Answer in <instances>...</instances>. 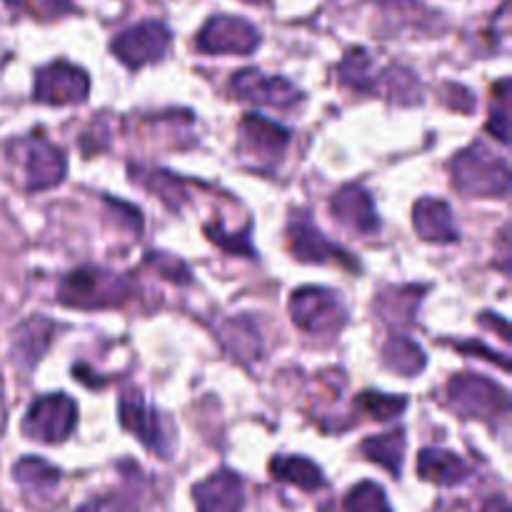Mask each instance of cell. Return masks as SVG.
Listing matches in <instances>:
<instances>
[{
  "instance_id": "cell-14",
  "label": "cell",
  "mask_w": 512,
  "mask_h": 512,
  "mask_svg": "<svg viewBox=\"0 0 512 512\" xmlns=\"http://www.w3.org/2000/svg\"><path fill=\"white\" fill-rule=\"evenodd\" d=\"M198 512H240L245 505V485L230 470H220L213 478L193 488Z\"/></svg>"
},
{
  "instance_id": "cell-26",
  "label": "cell",
  "mask_w": 512,
  "mask_h": 512,
  "mask_svg": "<svg viewBox=\"0 0 512 512\" xmlns=\"http://www.w3.org/2000/svg\"><path fill=\"white\" fill-rule=\"evenodd\" d=\"M135 175H138L135 180H140L145 188H150L155 195H160V198H163L170 208H178L180 200H183V188H180L178 180H173L168 173H163V170L135 168Z\"/></svg>"
},
{
  "instance_id": "cell-1",
  "label": "cell",
  "mask_w": 512,
  "mask_h": 512,
  "mask_svg": "<svg viewBox=\"0 0 512 512\" xmlns=\"http://www.w3.org/2000/svg\"><path fill=\"white\" fill-rule=\"evenodd\" d=\"M453 178L463 193L505 198L510 193V165L483 143L470 145L453 160Z\"/></svg>"
},
{
  "instance_id": "cell-28",
  "label": "cell",
  "mask_w": 512,
  "mask_h": 512,
  "mask_svg": "<svg viewBox=\"0 0 512 512\" xmlns=\"http://www.w3.org/2000/svg\"><path fill=\"white\" fill-rule=\"evenodd\" d=\"M10 8L28 13L38 20H53L60 18L70 10V0H5Z\"/></svg>"
},
{
  "instance_id": "cell-2",
  "label": "cell",
  "mask_w": 512,
  "mask_h": 512,
  "mask_svg": "<svg viewBox=\"0 0 512 512\" xmlns=\"http://www.w3.org/2000/svg\"><path fill=\"white\" fill-rule=\"evenodd\" d=\"M128 290V280L118 278L110 270L80 268L60 283L58 300L70 308H110V305L123 303L128 298Z\"/></svg>"
},
{
  "instance_id": "cell-25",
  "label": "cell",
  "mask_w": 512,
  "mask_h": 512,
  "mask_svg": "<svg viewBox=\"0 0 512 512\" xmlns=\"http://www.w3.org/2000/svg\"><path fill=\"white\" fill-rule=\"evenodd\" d=\"M345 512H390V505L380 485L360 483L345 498Z\"/></svg>"
},
{
  "instance_id": "cell-7",
  "label": "cell",
  "mask_w": 512,
  "mask_h": 512,
  "mask_svg": "<svg viewBox=\"0 0 512 512\" xmlns=\"http://www.w3.org/2000/svg\"><path fill=\"white\" fill-rule=\"evenodd\" d=\"M90 93V78L83 68L65 60L50 63L35 75V100L45 105L83 103Z\"/></svg>"
},
{
  "instance_id": "cell-9",
  "label": "cell",
  "mask_w": 512,
  "mask_h": 512,
  "mask_svg": "<svg viewBox=\"0 0 512 512\" xmlns=\"http://www.w3.org/2000/svg\"><path fill=\"white\" fill-rule=\"evenodd\" d=\"M170 48V30L158 20H143L133 28L123 30L113 40V53L128 68H143L145 63H155Z\"/></svg>"
},
{
  "instance_id": "cell-4",
  "label": "cell",
  "mask_w": 512,
  "mask_h": 512,
  "mask_svg": "<svg viewBox=\"0 0 512 512\" xmlns=\"http://www.w3.org/2000/svg\"><path fill=\"white\" fill-rule=\"evenodd\" d=\"M290 315L305 333L333 335L348 320L345 305L328 288H300L290 298Z\"/></svg>"
},
{
  "instance_id": "cell-12",
  "label": "cell",
  "mask_w": 512,
  "mask_h": 512,
  "mask_svg": "<svg viewBox=\"0 0 512 512\" xmlns=\"http://www.w3.org/2000/svg\"><path fill=\"white\" fill-rule=\"evenodd\" d=\"M120 423L128 433H133L140 443H145L148 448L158 450V453H168L165 448V423L158 413H155L153 405H148V400L143 398V393L138 390H125L123 398H120Z\"/></svg>"
},
{
  "instance_id": "cell-8",
  "label": "cell",
  "mask_w": 512,
  "mask_h": 512,
  "mask_svg": "<svg viewBox=\"0 0 512 512\" xmlns=\"http://www.w3.org/2000/svg\"><path fill=\"white\" fill-rule=\"evenodd\" d=\"M198 50L203 53H235V55H250L260 43V35L253 23L245 18H235V15H215L203 30L198 33Z\"/></svg>"
},
{
  "instance_id": "cell-3",
  "label": "cell",
  "mask_w": 512,
  "mask_h": 512,
  "mask_svg": "<svg viewBox=\"0 0 512 512\" xmlns=\"http://www.w3.org/2000/svg\"><path fill=\"white\" fill-rule=\"evenodd\" d=\"M10 160L18 165L25 190H48L65 178V155L58 145L40 135L10 143Z\"/></svg>"
},
{
  "instance_id": "cell-17",
  "label": "cell",
  "mask_w": 512,
  "mask_h": 512,
  "mask_svg": "<svg viewBox=\"0 0 512 512\" xmlns=\"http://www.w3.org/2000/svg\"><path fill=\"white\" fill-rule=\"evenodd\" d=\"M418 473L420 478L430 480L435 485H460L465 478H468V465L458 458L450 450H440V448H428L420 453L418 458Z\"/></svg>"
},
{
  "instance_id": "cell-6",
  "label": "cell",
  "mask_w": 512,
  "mask_h": 512,
  "mask_svg": "<svg viewBox=\"0 0 512 512\" xmlns=\"http://www.w3.org/2000/svg\"><path fill=\"white\" fill-rule=\"evenodd\" d=\"M450 408L463 418H498L508 410V393L483 375H458L448 385Z\"/></svg>"
},
{
  "instance_id": "cell-21",
  "label": "cell",
  "mask_w": 512,
  "mask_h": 512,
  "mask_svg": "<svg viewBox=\"0 0 512 512\" xmlns=\"http://www.w3.org/2000/svg\"><path fill=\"white\" fill-rule=\"evenodd\" d=\"M220 335H223V343L228 345L230 353L238 360H245V363L258 360L260 353H263V340H260V333L255 330L250 318L228 320Z\"/></svg>"
},
{
  "instance_id": "cell-11",
  "label": "cell",
  "mask_w": 512,
  "mask_h": 512,
  "mask_svg": "<svg viewBox=\"0 0 512 512\" xmlns=\"http://www.w3.org/2000/svg\"><path fill=\"white\" fill-rule=\"evenodd\" d=\"M230 88L238 98L253 100L258 105H273V108H290L303 98L298 88L285 78H270L260 70H240L230 80Z\"/></svg>"
},
{
  "instance_id": "cell-13",
  "label": "cell",
  "mask_w": 512,
  "mask_h": 512,
  "mask_svg": "<svg viewBox=\"0 0 512 512\" xmlns=\"http://www.w3.org/2000/svg\"><path fill=\"white\" fill-rule=\"evenodd\" d=\"M335 220L345 228L355 230L360 235H373L378 233L380 220L375 213V203L370 198L368 190H363L360 185H345L343 190H338V195L330 203Z\"/></svg>"
},
{
  "instance_id": "cell-22",
  "label": "cell",
  "mask_w": 512,
  "mask_h": 512,
  "mask_svg": "<svg viewBox=\"0 0 512 512\" xmlns=\"http://www.w3.org/2000/svg\"><path fill=\"white\" fill-rule=\"evenodd\" d=\"M363 453L368 455V460L383 465L388 473L400 475L405 458V433L403 430H395V433L373 435V438L363 443Z\"/></svg>"
},
{
  "instance_id": "cell-18",
  "label": "cell",
  "mask_w": 512,
  "mask_h": 512,
  "mask_svg": "<svg viewBox=\"0 0 512 512\" xmlns=\"http://www.w3.org/2000/svg\"><path fill=\"white\" fill-rule=\"evenodd\" d=\"M50 338H53V323L45 318H33L28 323H23L15 333L13 343V355L18 363H23L25 368L38 363L50 348Z\"/></svg>"
},
{
  "instance_id": "cell-19",
  "label": "cell",
  "mask_w": 512,
  "mask_h": 512,
  "mask_svg": "<svg viewBox=\"0 0 512 512\" xmlns=\"http://www.w3.org/2000/svg\"><path fill=\"white\" fill-rule=\"evenodd\" d=\"M270 473L275 475L283 483H293L295 488L305 490V493H313V490L323 488V473H320L318 465L308 458H300V455H280L270 463Z\"/></svg>"
},
{
  "instance_id": "cell-24",
  "label": "cell",
  "mask_w": 512,
  "mask_h": 512,
  "mask_svg": "<svg viewBox=\"0 0 512 512\" xmlns=\"http://www.w3.org/2000/svg\"><path fill=\"white\" fill-rule=\"evenodd\" d=\"M13 473H15V480H18L23 488L38 490V493L55 488L60 478L58 470L40 458H23L18 465H15Z\"/></svg>"
},
{
  "instance_id": "cell-27",
  "label": "cell",
  "mask_w": 512,
  "mask_h": 512,
  "mask_svg": "<svg viewBox=\"0 0 512 512\" xmlns=\"http://www.w3.org/2000/svg\"><path fill=\"white\" fill-rule=\"evenodd\" d=\"M358 405L375 420H393L408 408V400L400 395H383V393H363L358 398Z\"/></svg>"
},
{
  "instance_id": "cell-16",
  "label": "cell",
  "mask_w": 512,
  "mask_h": 512,
  "mask_svg": "<svg viewBox=\"0 0 512 512\" xmlns=\"http://www.w3.org/2000/svg\"><path fill=\"white\" fill-rule=\"evenodd\" d=\"M413 223L423 240H433V243H450V240H458L453 210H450V205L443 203V200H418L413 210Z\"/></svg>"
},
{
  "instance_id": "cell-30",
  "label": "cell",
  "mask_w": 512,
  "mask_h": 512,
  "mask_svg": "<svg viewBox=\"0 0 512 512\" xmlns=\"http://www.w3.org/2000/svg\"><path fill=\"white\" fill-rule=\"evenodd\" d=\"M78 512H138V505L130 495H105L85 503Z\"/></svg>"
},
{
  "instance_id": "cell-5",
  "label": "cell",
  "mask_w": 512,
  "mask_h": 512,
  "mask_svg": "<svg viewBox=\"0 0 512 512\" xmlns=\"http://www.w3.org/2000/svg\"><path fill=\"white\" fill-rule=\"evenodd\" d=\"M78 423V405L68 395H43L28 408L23 433L38 443H63Z\"/></svg>"
},
{
  "instance_id": "cell-31",
  "label": "cell",
  "mask_w": 512,
  "mask_h": 512,
  "mask_svg": "<svg viewBox=\"0 0 512 512\" xmlns=\"http://www.w3.org/2000/svg\"><path fill=\"white\" fill-rule=\"evenodd\" d=\"M378 3H383V5H408V3H413V0H378Z\"/></svg>"
},
{
  "instance_id": "cell-20",
  "label": "cell",
  "mask_w": 512,
  "mask_h": 512,
  "mask_svg": "<svg viewBox=\"0 0 512 512\" xmlns=\"http://www.w3.org/2000/svg\"><path fill=\"white\" fill-rule=\"evenodd\" d=\"M383 363L388 365L393 373L413 378V375H418L420 370L425 368L428 360H425L423 348H420L415 340L405 338V335H393L383 348Z\"/></svg>"
},
{
  "instance_id": "cell-10",
  "label": "cell",
  "mask_w": 512,
  "mask_h": 512,
  "mask_svg": "<svg viewBox=\"0 0 512 512\" xmlns=\"http://www.w3.org/2000/svg\"><path fill=\"white\" fill-rule=\"evenodd\" d=\"M288 240L295 258L305 260V263H340L350 270L358 268L353 255H348L343 248L330 243V240L320 233L318 225H315L305 213H295L293 218H290Z\"/></svg>"
},
{
  "instance_id": "cell-23",
  "label": "cell",
  "mask_w": 512,
  "mask_h": 512,
  "mask_svg": "<svg viewBox=\"0 0 512 512\" xmlns=\"http://www.w3.org/2000/svg\"><path fill=\"white\" fill-rule=\"evenodd\" d=\"M420 295H423V290L413 288V285L385 290L378 300L380 315L385 320H393V323H410L420 303Z\"/></svg>"
},
{
  "instance_id": "cell-15",
  "label": "cell",
  "mask_w": 512,
  "mask_h": 512,
  "mask_svg": "<svg viewBox=\"0 0 512 512\" xmlns=\"http://www.w3.org/2000/svg\"><path fill=\"white\" fill-rule=\"evenodd\" d=\"M240 140L253 153V158L273 160L280 158L283 150L288 148L290 133L283 125L275 123V120L263 118L258 113H250L240 123Z\"/></svg>"
},
{
  "instance_id": "cell-29",
  "label": "cell",
  "mask_w": 512,
  "mask_h": 512,
  "mask_svg": "<svg viewBox=\"0 0 512 512\" xmlns=\"http://www.w3.org/2000/svg\"><path fill=\"white\" fill-rule=\"evenodd\" d=\"M508 90H510V83L508 80H503V83H500V93L503 95L498 98L500 108H495L493 113H490V123H488L490 133H493L503 145L510 143V108H508L510 95H508Z\"/></svg>"
}]
</instances>
